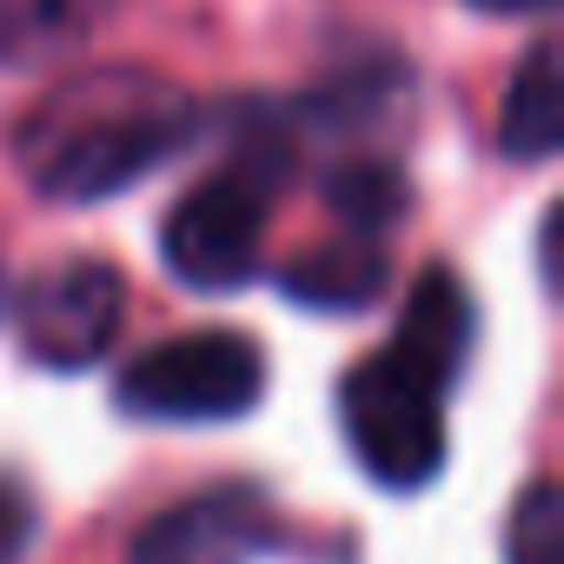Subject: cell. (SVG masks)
I'll list each match as a JSON object with an SVG mask.
<instances>
[{"label":"cell","instance_id":"obj_11","mask_svg":"<svg viewBox=\"0 0 564 564\" xmlns=\"http://www.w3.org/2000/svg\"><path fill=\"white\" fill-rule=\"evenodd\" d=\"M333 206L352 219V226H386L392 219V206H399V180H386V173H372V166H352V173H339L333 180Z\"/></svg>","mask_w":564,"mask_h":564},{"label":"cell","instance_id":"obj_6","mask_svg":"<svg viewBox=\"0 0 564 564\" xmlns=\"http://www.w3.org/2000/svg\"><path fill=\"white\" fill-rule=\"evenodd\" d=\"M279 544V518L259 491H206L186 498L173 511H160L153 524H140L133 538V564H252L259 551Z\"/></svg>","mask_w":564,"mask_h":564},{"label":"cell","instance_id":"obj_5","mask_svg":"<svg viewBox=\"0 0 564 564\" xmlns=\"http://www.w3.org/2000/svg\"><path fill=\"white\" fill-rule=\"evenodd\" d=\"M127 313V286L107 259H61L21 293V352L47 372H80L107 359Z\"/></svg>","mask_w":564,"mask_h":564},{"label":"cell","instance_id":"obj_9","mask_svg":"<svg viewBox=\"0 0 564 564\" xmlns=\"http://www.w3.org/2000/svg\"><path fill=\"white\" fill-rule=\"evenodd\" d=\"M386 286V259L379 252H352V246H333V252H313L286 272V293L319 306V313H359L372 306Z\"/></svg>","mask_w":564,"mask_h":564},{"label":"cell","instance_id":"obj_12","mask_svg":"<svg viewBox=\"0 0 564 564\" xmlns=\"http://www.w3.org/2000/svg\"><path fill=\"white\" fill-rule=\"evenodd\" d=\"M28 544H34V498L14 478H0V564H21Z\"/></svg>","mask_w":564,"mask_h":564},{"label":"cell","instance_id":"obj_10","mask_svg":"<svg viewBox=\"0 0 564 564\" xmlns=\"http://www.w3.org/2000/svg\"><path fill=\"white\" fill-rule=\"evenodd\" d=\"M505 564H564V485L531 478L505 524Z\"/></svg>","mask_w":564,"mask_h":564},{"label":"cell","instance_id":"obj_3","mask_svg":"<svg viewBox=\"0 0 564 564\" xmlns=\"http://www.w3.org/2000/svg\"><path fill=\"white\" fill-rule=\"evenodd\" d=\"M259 392H265V359L239 333H180V339H160L113 386L120 412L153 419V425L246 419L259 405Z\"/></svg>","mask_w":564,"mask_h":564},{"label":"cell","instance_id":"obj_1","mask_svg":"<svg viewBox=\"0 0 564 564\" xmlns=\"http://www.w3.org/2000/svg\"><path fill=\"white\" fill-rule=\"evenodd\" d=\"M471 352V300L452 272H425L405 326L346 372L339 419L346 445L386 491H425L445 465V392Z\"/></svg>","mask_w":564,"mask_h":564},{"label":"cell","instance_id":"obj_13","mask_svg":"<svg viewBox=\"0 0 564 564\" xmlns=\"http://www.w3.org/2000/svg\"><path fill=\"white\" fill-rule=\"evenodd\" d=\"M465 8H478V14H551L557 8V0H465Z\"/></svg>","mask_w":564,"mask_h":564},{"label":"cell","instance_id":"obj_4","mask_svg":"<svg viewBox=\"0 0 564 564\" xmlns=\"http://www.w3.org/2000/svg\"><path fill=\"white\" fill-rule=\"evenodd\" d=\"M259 246H265V186L239 166L180 193V206L160 226V252H166L173 279H186L199 293L246 286L259 272Z\"/></svg>","mask_w":564,"mask_h":564},{"label":"cell","instance_id":"obj_7","mask_svg":"<svg viewBox=\"0 0 564 564\" xmlns=\"http://www.w3.org/2000/svg\"><path fill=\"white\" fill-rule=\"evenodd\" d=\"M498 147L511 160H551L564 147V54L551 41H538L524 54V67L505 87V113H498Z\"/></svg>","mask_w":564,"mask_h":564},{"label":"cell","instance_id":"obj_2","mask_svg":"<svg viewBox=\"0 0 564 564\" xmlns=\"http://www.w3.org/2000/svg\"><path fill=\"white\" fill-rule=\"evenodd\" d=\"M199 113L160 74H87L41 100L14 153L34 193L47 199H107L166 166L193 140Z\"/></svg>","mask_w":564,"mask_h":564},{"label":"cell","instance_id":"obj_8","mask_svg":"<svg viewBox=\"0 0 564 564\" xmlns=\"http://www.w3.org/2000/svg\"><path fill=\"white\" fill-rule=\"evenodd\" d=\"M113 0H0V67H41L80 54Z\"/></svg>","mask_w":564,"mask_h":564}]
</instances>
